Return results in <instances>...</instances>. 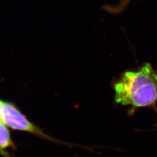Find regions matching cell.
Wrapping results in <instances>:
<instances>
[{"instance_id": "4", "label": "cell", "mask_w": 157, "mask_h": 157, "mask_svg": "<svg viewBox=\"0 0 157 157\" xmlns=\"http://www.w3.org/2000/svg\"><path fill=\"white\" fill-rule=\"evenodd\" d=\"M2 102H3V101L0 100V116H1V107H2Z\"/></svg>"}, {"instance_id": "1", "label": "cell", "mask_w": 157, "mask_h": 157, "mask_svg": "<svg viewBox=\"0 0 157 157\" xmlns=\"http://www.w3.org/2000/svg\"><path fill=\"white\" fill-rule=\"evenodd\" d=\"M115 100L136 109L154 107L157 102V70L149 63L137 71H126L115 84Z\"/></svg>"}, {"instance_id": "3", "label": "cell", "mask_w": 157, "mask_h": 157, "mask_svg": "<svg viewBox=\"0 0 157 157\" xmlns=\"http://www.w3.org/2000/svg\"><path fill=\"white\" fill-rule=\"evenodd\" d=\"M15 147L10 133L6 125L0 121V154L3 157H11L4 149Z\"/></svg>"}, {"instance_id": "2", "label": "cell", "mask_w": 157, "mask_h": 157, "mask_svg": "<svg viewBox=\"0 0 157 157\" xmlns=\"http://www.w3.org/2000/svg\"><path fill=\"white\" fill-rule=\"evenodd\" d=\"M0 121L6 126L19 131L26 132L49 140L54 141L29 121L21 112L11 103L3 101L1 110Z\"/></svg>"}]
</instances>
